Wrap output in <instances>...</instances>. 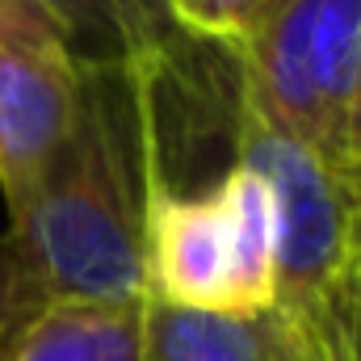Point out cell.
I'll return each mask as SVG.
<instances>
[{
  "mask_svg": "<svg viewBox=\"0 0 361 361\" xmlns=\"http://www.w3.org/2000/svg\"><path fill=\"white\" fill-rule=\"evenodd\" d=\"M160 63L80 59L72 126L34 197L4 231L17 248L30 302L147 298L143 210L152 180L164 173Z\"/></svg>",
  "mask_w": 361,
  "mask_h": 361,
  "instance_id": "6da1fadb",
  "label": "cell"
},
{
  "mask_svg": "<svg viewBox=\"0 0 361 361\" xmlns=\"http://www.w3.org/2000/svg\"><path fill=\"white\" fill-rule=\"evenodd\" d=\"M143 286L180 311L252 315L277 302V223L265 180L227 164L219 185L152 180L143 210Z\"/></svg>",
  "mask_w": 361,
  "mask_h": 361,
  "instance_id": "7a4b0ae2",
  "label": "cell"
},
{
  "mask_svg": "<svg viewBox=\"0 0 361 361\" xmlns=\"http://www.w3.org/2000/svg\"><path fill=\"white\" fill-rule=\"evenodd\" d=\"M235 164L252 169L273 197L277 223V307L336 336L345 286L361 261V202L315 152L269 130L235 101Z\"/></svg>",
  "mask_w": 361,
  "mask_h": 361,
  "instance_id": "3957f363",
  "label": "cell"
},
{
  "mask_svg": "<svg viewBox=\"0 0 361 361\" xmlns=\"http://www.w3.org/2000/svg\"><path fill=\"white\" fill-rule=\"evenodd\" d=\"M80 92V55L47 0H0V193L8 223L59 152Z\"/></svg>",
  "mask_w": 361,
  "mask_h": 361,
  "instance_id": "277c9868",
  "label": "cell"
},
{
  "mask_svg": "<svg viewBox=\"0 0 361 361\" xmlns=\"http://www.w3.org/2000/svg\"><path fill=\"white\" fill-rule=\"evenodd\" d=\"M147 361H341L336 336L269 311H180L147 298Z\"/></svg>",
  "mask_w": 361,
  "mask_h": 361,
  "instance_id": "5b68a950",
  "label": "cell"
},
{
  "mask_svg": "<svg viewBox=\"0 0 361 361\" xmlns=\"http://www.w3.org/2000/svg\"><path fill=\"white\" fill-rule=\"evenodd\" d=\"M0 361H147V298H38L0 328Z\"/></svg>",
  "mask_w": 361,
  "mask_h": 361,
  "instance_id": "8992f818",
  "label": "cell"
},
{
  "mask_svg": "<svg viewBox=\"0 0 361 361\" xmlns=\"http://www.w3.org/2000/svg\"><path fill=\"white\" fill-rule=\"evenodd\" d=\"M307 76L315 101L311 152L353 185L361 156V0H315Z\"/></svg>",
  "mask_w": 361,
  "mask_h": 361,
  "instance_id": "52a82bcc",
  "label": "cell"
},
{
  "mask_svg": "<svg viewBox=\"0 0 361 361\" xmlns=\"http://www.w3.org/2000/svg\"><path fill=\"white\" fill-rule=\"evenodd\" d=\"M85 63H160L173 51L169 0H47Z\"/></svg>",
  "mask_w": 361,
  "mask_h": 361,
  "instance_id": "ba28073f",
  "label": "cell"
},
{
  "mask_svg": "<svg viewBox=\"0 0 361 361\" xmlns=\"http://www.w3.org/2000/svg\"><path fill=\"white\" fill-rule=\"evenodd\" d=\"M261 8L265 0H169V21L177 38L240 55L252 25L261 21Z\"/></svg>",
  "mask_w": 361,
  "mask_h": 361,
  "instance_id": "9c48e42d",
  "label": "cell"
},
{
  "mask_svg": "<svg viewBox=\"0 0 361 361\" xmlns=\"http://www.w3.org/2000/svg\"><path fill=\"white\" fill-rule=\"evenodd\" d=\"M336 349H341V361H361V261L349 277V286H345V298H341Z\"/></svg>",
  "mask_w": 361,
  "mask_h": 361,
  "instance_id": "30bf717a",
  "label": "cell"
},
{
  "mask_svg": "<svg viewBox=\"0 0 361 361\" xmlns=\"http://www.w3.org/2000/svg\"><path fill=\"white\" fill-rule=\"evenodd\" d=\"M21 302H30V298H25V273H21V261H17L13 240L0 235V328H4V319H8Z\"/></svg>",
  "mask_w": 361,
  "mask_h": 361,
  "instance_id": "8fae6325",
  "label": "cell"
},
{
  "mask_svg": "<svg viewBox=\"0 0 361 361\" xmlns=\"http://www.w3.org/2000/svg\"><path fill=\"white\" fill-rule=\"evenodd\" d=\"M353 193H357V202H361V156H357V169H353Z\"/></svg>",
  "mask_w": 361,
  "mask_h": 361,
  "instance_id": "7c38bea8",
  "label": "cell"
},
{
  "mask_svg": "<svg viewBox=\"0 0 361 361\" xmlns=\"http://www.w3.org/2000/svg\"><path fill=\"white\" fill-rule=\"evenodd\" d=\"M277 4H281V0H265V8H277ZM265 8H261V13H265Z\"/></svg>",
  "mask_w": 361,
  "mask_h": 361,
  "instance_id": "4fadbf2b",
  "label": "cell"
}]
</instances>
